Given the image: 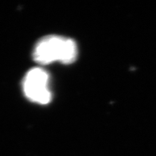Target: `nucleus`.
Listing matches in <instances>:
<instances>
[{
    "label": "nucleus",
    "instance_id": "1",
    "mask_svg": "<svg viewBox=\"0 0 156 156\" xmlns=\"http://www.w3.org/2000/svg\"><path fill=\"white\" fill-rule=\"evenodd\" d=\"M78 49L76 43L71 38L49 35L38 41L34 49V60L41 65L60 62L72 64L76 60Z\"/></svg>",
    "mask_w": 156,
    "mask_h": 156
},
{
    "label": "nucleus",
    "instance_id": "2",
    "mask_svg": "<svg viewBox=\"0 0 156 156\" xmlns=\"http://www.w3.org/2000/svg\"><path fill=\"white\" fill-rule=\"evenodd\" d=\"M25 96L32 102L46 105L51 101L52 93L49 88V76L41 68H34L27 73L23 80Z\"/></svg>",
    "mask_w": 156,
    "mask_h": 156
}]
</instances>
